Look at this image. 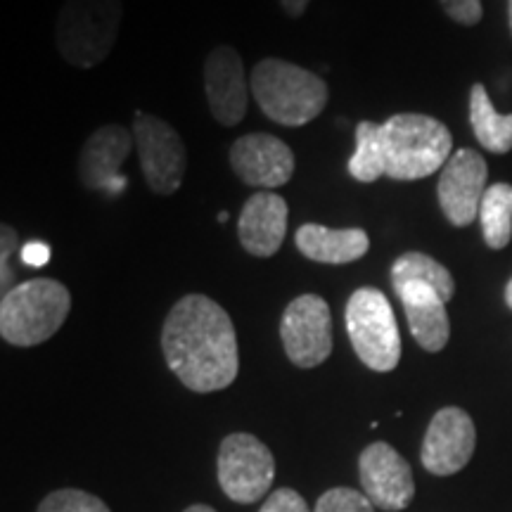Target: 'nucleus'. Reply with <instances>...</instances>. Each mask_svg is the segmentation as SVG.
Masks as SVG:
<instances>
[{
    "label": "nucleus",
    "instance_id": "f257e3e1",
    "mask_svg": "<svg viewBox=\"0 0 512 512\" xmlns=\"http://www.w3.org/2000/svg\"><path fill=\"white\" fill-rule=\"evenodd\" d=\"M162 349L171 373L190 392L209 394L238 377V335L228 311L207 294H185L164 320Z\"/></svg>",
    "mask_w": 512,
    "mask_h": 512
},
{
    "label": "nucleus",
    "instance_id": "f03ea898",
    "mask_svg": "<svg viewBox=\"0 0 512 512\" xmlns=\"http://www.w3.org/2000/svg\"><path fill=\"white\" fill-rule=\"evenodd\" d=\"M252 98L275 124L299 128L311 124L328 107V83L309 69L278 57H266L249 74Z\"/></svg>",
    "mask_w": 512,
    "mask_h": 512
},
{
    "label": "nucleus",
    "instance_id": "7ed1b4c3",
    "mask_svg": "<svg viewBox=\"0 0 512 512\" xmlns=\"http://www.w3.org/2000/svg\"><path fill=\"white\" fill-rule=\"evenodd\" d=\"M384 166L392 181H420L451 159V131L427 114L401 112L382 124Z\"/></svg>",
    "mask_w": 512,
    "mask_h": 512
},
{
    "label": "nucleus",
    "instance_id": "20e7f679",
    "mask_svg": "<svg viewBox=\"0 0 512 512\" xmlns=\"http://www.w3.org/2000/svg\"><path fill=\"white\" fill-rule=\"evenodd\" d=\"M72 309V294L53 278H34L10 287L0 302V335L12 347L48 342Z\"/></svg>",
    "mask_w": 512,
    "mask_h": 512
},
{
    "label": "nucleus",
    "instance_id": "39448f33",
    "mask_svg": "<svg viewBox=\"0 0 512 512\" xmlns=\"http://www.w3.org/2000/svg\"><path fill=\"white\" fill-rule=\"evenodd\" d=\"M121 22V0H64L55 19V43L62 60L79 69L98 67L110 57Z\"/></svg>",
    "mask_w": 512,
    "mask_h": 512
},
{
    "label": "nucleus",
    "instance_id": "423d86ee",
    "mask_svg": "<svg viewBox=\"0 0 512 512\" xmlns=\"http://www.w3.org/2000/svg\"><path fill=\"white\" fill-rule=\"evenodd\" d=\"M356 356L375 373H389L401 361V335L387 294L377 287H358L344 311Z\"/></svg>",
    "mask_w": 512,
    "mask_h": 512
},
{
    "label": "nucleus",
    "instance_id": "0eeeda50",
    "mask_svg": "<svg viewBox=\"0 0 512 512\" xmlns=\"http://www.w3.org/2000/svg\"><path fill=\"white\" fill-rule=\"evenodd\" d=\"M131 131L147 188L157 195H174L188 166V152L176 128L152 114L136 112Z\"/></svg>",
    "mask_w": 512,
    "mask_h": 512
},
{
    "label": "nucleus",
    "instance_id": "6e6552de",
    "mask_svg": "<svg viewBox=\"0 0 512 512\" xmlns=\"http://www.w3.org/2000/svg\"><path fill=\"white\" fill-rule=\"evenodd\" d=\"M273 453L254 434L235 432L219 448V484L235 503H256L271 491Z\"/></svg>",
    "mask_w": 512,
    "mask_h": 512
},
{
    "label": "nucleus",
    "instance_id": "1a4fd4ad",
    "mask_svg": "<svg viewBox=\"0 0 512 512\" xmlns=\"http://www.w3.org/2000/svg\"><path fill=\"white\" fill-rule=\"evenodd\" d=\"M285 354L297 368H318L332 354L330 306L318 294H302L287 304L280 320Z\"/></svg>",
    "mask_w": 512,
    "mask_h": 512
},
{
    "label": "nucleus",
    "instance_id": "9d476101",
    "mask_svg": "<svg viewBox=\"0 0 512 512\" xmlns=\"http://www.w3.org/2000/svg\"><path fill=\"white\" fill-rule=\"evenodd\" d=\"M489 166L477 150L463 147L453 152L437 185L439 207L444 211L446 221L456 228H465L479 219Z\"/></svg>",
    "mask_w": 512,
    "mask_h": 512
},
{
    "label": "nucleus",
    "instance_id": "9b49d317",
    "mask_svg": "<svg viewBox=\"0 0 512 512\" xmlns=\"http://www.w3.org/2000/svg\"><path fill=\"white\" fill-rule=\"evenodd\" d=\"M358 477H361L363 494L380 510H406L415 496L411 465L394 446L384 441L363 448L358 458Z\"/></svg>",
    "mask_w": 512,
    "mask_h": 512
},
{
    "label": "nucleus",
    "instance_id": "f8f14e48",
    "mask_svg": "<svg viewBox=\"0 0 512 512\" xmlns=\"http://www.w3.org/2000/svg\"><path fill=\"white\" fill-rule=\"evenodd\" d=\"M136 147L133 131L121 124L100 126L86 138L79 152V181L83 188L117 197L126 190L128 178L121 176V164Z\"/></svg>",
    "mask_w": 512,
    "mask_h": 512
},
{
    "label": "nucleus",
    "instance_id": "ddd939ff",
    "mask_svg": "<svg viewBox=\"0 0 512 512\" xmlns=\"http://www.w3.org/2000/svg\"><path fill=\"white\" fill-rule=\"evenodd\" d=\"M475 446L477 430L470 415L456 406L441 408L422 439V465L437 477L456 475L472 460Z\"/></svg>",
    "mask_w": 512,
    "mask_h": 512
},
{
    "label": "nucleus",
    "instance_id": "4468645a",
    "mask_svg": "<svg viewBox=\"0 0 512 512\" xmlns=\"http://www.w3.org/2000/svg\"><path fill=\"white\" fill-rule=\"evenodd\" d=\"M204 93L211 117L221 126H238L247 117L249 79L245 62L233 46H216L204 60Z\"/></svg>",
    "mask_w": 512,
    "mask_h": 512
},
{
    "label": "nucleus",
    "instance_id": "2eb2a0df",
    "mask_svg": "<svg viewBox=\"0 0 512 512\" xmlns=\"http://www.w3.org/2000/svg\"><path fill=\"white\" fill-rule=\"evenodd\" d=\"M294 152L271 133H247L230 145V169L245 185L275 190L294 176Z\"/></svg>",
    "mask_w": 512,
    "mask_h": 512
},
{
    "label": "nucleus",
    "instance_id": "dca6fc26",
    "mask_svg": "<svg viewBox=\"0 0 512 512\" xmlns=\"http://www.w3.org/2000/svg\"><path fill=\"white\" fill-rule=\"evenodd\" d=\"M285 197L273 190H261L249 197L238 219V240L247 254L256 259H268L283 247L287 235Z\"/></svg>",
    "mask_w": 512,
    "mask_h": 512
},
{
    "label": "nucleus",
    "instance_id": "f3484780",
    "mask_svg": "<svg viewBox=\"0 0 512 512\" xmlns=\"http://www.w3.org/2000/svg\"><path fill=\"white\" fill-rule=\"evenodd\" d=\"M394 292L403 304V311H406L408 328H411L415 342L425 351H430V354H437V351L444 349L448 337H451L446 299L434 287L422 283L403 285Z\"/></svg>",
    "mask_w": 512,
    "mask_h": 512
},
{
    "label": "nucleus",
    "instance_id": "a211bd4d",
    "mask_svg": "<svg viewBox=\"0 0 512 512\" xmlns=\"http://www.w3.org/2000/svg\"><path fill=\"white\" fill-rule=\"evenodd\" d=\"M297 249L316 264L342 266L363 259L370 249V238L363 228H328L320 223H304L294 235Z\"/></svg>",
    "mask_w": 512,
    "mask_h": 512
},
{
    "label": "nucleus",
    "instance_id": "6ab92c4d",
    "mask_svg": "<svg viewBox=\"0 0 512 512\" xmlns=\"http://www.w3.org/2000/svg\"><path fill=\"white\" fill-rule=\"evenodd\" d=\"M470 124L484 150L508 155L512 150V114H498L482 83L470 91Z\"/></svg>",
    "mask_w": 512,
    "mask_h": 512
},
{
    "label": "nucleus",
    "instance_id": "aec40b11",
    "mask_svg": "<svg viewBox=\"0 0 512 512\" xmlns=\"http://www.w3.org/2000/svg\"><path fill=\"white\" fill-rule=\"evenodd\" d=\"M422 283L430 285L437 290L446 302H451L453 294H456V283H453V275L446 266H441L437 259H432L430 254L422 252H406L392 264V285L394 290H399L403 285Z\"/></svg>",
    "mask_w": 512,
    "mask_h": 512
},
{
    "label": "nucleus",
    "instance_id": "412c9836",
    "mask_svg": "<svg viewBox=\"0 0 512 512\" xmlns=\"http://www.w3.org/2000/svg\"><path fill=\"white\" fill-rule=\"evenodd\" d=\"M479 223L486 247L505 249L512 240V185L494 183L484 192Z\"/></svg>",
    "mask_w": 512,
    "mask_h": 512
},
{
    "label": "nucleus",
    "instance_id": "4be33fe9",
    "mask_svg": "<svg viewBox=\"0 0 512 512\" xmlns=\"http://www.w3.org/2000/svg\"><path fill=\"white\" fill-rule=\"evenodd\" d=\"M351 178L358 183H375L387 176L382 147V124L375 121H358L356 124V150L347 164Z\"/></svg>",
    "mask_w": 512,
    "mask_h": 512
},
{
    "label": "nucleus",
    "instance_id": "5701e85b",
    "mask_svg": "<svg viewBox=\"0 0 512 512\" xmlns=\"http://www.w3.org/2000/svg\"><path fill=\"white\" fill-rule=\"evenodd\" d=\"M36 512H112L98 496L79 489H60L46 496Z\"/></svg>",
    "mask_w": 512,
    "mask_h": 512
},
{
    "label": "nucleus",
    "instance_id": "b1692460",
    "mask_svg": "<svg viewBox=\"0 0 512 512\" xmlns=\"http://www.w3.org/2000/svg\"><path fill=\"white\" fill-rule=\"evenodd\" d=\"M373 508L375 505L366 494L349 489V486H337L318 498L313 512H375Z\"/></svg>",
    "mask_w": 512,
    "mask_h": 512
},
{
    "label": "nucleus",
    "instance_id": "393cba45",
    "mask_svg": "<svg viewBox=\"0 0 512 512\" xmlns=\"http://www.w3.org/2000/svg\"><path fill=\"white\" fill-rule=\"evenodd\" d=\"M19 247V233L10 223H3L0 226V285H3V294L8 292V287L12 283V256H15Z\"/></svg>",
    "mask_w": 512,
    "mask_h": 512
},
{
    "label": "nucleus",
    "instance_id": "a878e982",
    "mask_svg": "<svg viewBox=\"0 0 512 512\" xmlns=\"http://www.w3.org/2000/svg\"><path fill=\"white\" fill-rule=\"evenodd\" d=\"M441 10L463 27H475L482 19V0H439Z\"/></svg>",
    "mask_w": 512,
    "mask_h": 512
},
{
    "label": "nucleus",
    "instance_id": "bb28decb",
    "mask_svg": "<svg viewBox=\"0 0 512 512\" xmlns=\"http://www.w3.org/2000/svg\"><path fill=\"white\" fill-rule=\"evenodd\" d=\"M259 512H311L304 496H299L294 489H278L266 498Z\"/></svg>",
    "mask_w": 512,
    "mask_h": 512
},
{
    "label": "nucleus",
    "instance_id": "cd10ccee",
    "mask_svg": "<svg viewBox=\"0 0 512 512\" xmlns=\"http://www.w3.org/2000/svg\"><path fill=\"white\" fill-rule=\"evenodd\" d=\"M19 256H22V261L31 268H43L50 261V245L46 242H27L22 249H19Z\"/></svg>",
    "mask_w": 512,
    "mask_h": 512
},
{
    "label": "nucleus",
    "instance_id": "c85d7f7f",
    "mask_svg": "<svg viewBox=\"0 0 512 512\" xmlns=\"http://www.w3.org/2000/svg\"><path fill=\"white\" fill-rule=\"evenodd\" d=\"M278 3L287 17L299 19V17H304L306 10H309L311 0H278Z\"/></svg>",
    "mask_w": 512,
    "mask_h": 512
},
{
    "label": "nucleus",
    "instance_id": "c756f323",
    "mask_svg": "<svg viewBox=\"0 0 512 512\" xmlns=\"http://www.w3.org/2000/svg\"><path fill=\"white\" fill-rule=\"evenodd\" d=\"M505 304H508V309H512V278L510 283L505 285Z\"/></svg>",
    "mask_w": 512,
    "mask_h": 512
},
{
    "label": "nucleus",
    "instance_id": "7c9ffc66",
    "mask_svg": "<svg viewBox=\"0 0 512 512\" xmlns=\"http://www.w3.org/2000/svg\"><path fill=\"white\" fill-rule=\"evenodd\" d=\"M185 512H216L214 508H209V505H190Z\"/></svg>",
    "mask_w": 512,
    "mask_h": 512
},
{
    "label": "nucleus",
    "instance_id": "2f4dec72",
    "mask_svg": "<svg viewBox=\"0 0 512 512\" xmlns=\"http://www.w3.org/2000/svg\"><path fill=\"white\" fill-rule=\"evenodd\" d=\"M508 19H510V31H512V0H508Z\"/></svg>",
    "mask_w": 512,
    "mask_h": 512
},
{
    "label": "nucleus",
    "instance_id": "473e14b6",
    "mask_svg": "<svg viewBox=\"0 0 512 512\" xmlns=\"http://www.w3.org/2000/svg\"><path fill=\"white\" fill-rule=\"evenodd\" d=\"M219 221H221V223H226V221H228V211H221V214H219Z\"/></svg>",
    "mask_w": 512,
    "mask_h": 512
}]
</instances>
